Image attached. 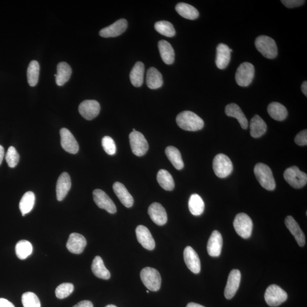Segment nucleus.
<instances>
[{
    "instance_id": "864d4df0",
    "label": "nucleus",
    "mask_w": 307,
    "mask_h": 307,
    "mask_svg": "<svg viewBox=\"0 0 307 307\" xmlns=\"http://www.w3.org/2000/svg\"><path fill=\"white\" fill-rule=\"evenodd\" d=\"M105 307H117L115 305H109L106 306Z\"/></svg>"
},
{
    "instance_id": "39448f33",
    "label": "nucleus",
    "mask_w": 307,
    "mask_h": 307,
    "mask_svg": "<svg viewBox=\"0 0 307 307\" xmlns=\"http://www.w3.org/2000/svg\"><path fill=\"white\" fill-rule=\"evenodd\" d=\"M213 169L217 177L227 178L233 171V163L229 157L223 154H219L213 160Z\"/></svg>"
},
{
    "instance_id": "9d476101",
    "label": "nucleus",
    "mask_w": 307,
    "mask_h": 307,
    "mask_svg": "<svg viewBox=\"0 0 307 307\" xmlns=\"http://www.w3.org/2000/svg\"><path fill=\"white\" fill-rule=\"evenodd\" d=\"M130 145L132 152L138 156L144 155L149 149V144L144 135L135 131L129 135Z\"/></svg>"
},
{
    "instance_id": "de8ad7c7",
    "label": "nucleus",
    "mask_w": 307,
    "mask_h": 307,
    "mask_svg": "<svg viewBox=\"0 0 307 307\" xmlns=\"http://www.w3.org/2000/svg\"><path fill=\"white\" fill-rule=\"evenodd\" d=\"M0 307H15V306L8 300L0 298Z\"/></svg>"
},
{
    "instance_id": "423d86ee",
    "label": "nucleus",
    "mask_w": 307,
    "mask_h": 307,
    "mask_svg": "<svg viewBox=\"0 0 307 307\" xmlns=\"http://www.w3.org/2000/svg\"><path fill=\"white\" fill-rule=\"evenodd\" d=\"M233 226L236 233L244 239L251 236L253 224L251 217L244 213H238L235 216Z\"/></svg>"
},
{
    "instance_id": "bb28decb",
    "label": "nucleus",
    "mask_w": 307,
    "mask_h": 307,
    "mask_svg": "<svg viewBox=\"0 0 307 307\" xmlns=\"http://www.w3.org/2000/svg\"><path fill=\"white\" fill-rule=\"evenodd\" d=\"M163 83L162 74L154 67H151L148 71L146 76V84L151 90H156L162 86Z\"/></svg>"
},
{
    "instance_id": "09e8293b",
    "label": "nucleus",
    "mask_w": 307,
    "mask_h": 307,
    "mask_svg": "<svg viewBox=\"0 0 307 307\" xmlns=\"http://www.w3.org/2000/svg\"><path fill=\"white\" fill-rule=\"evenodd\" d=\"M73 307H94L92 303L89 301H83L78 303L77 305Z\"/></svg>"
},
{
    "instance_id": "2eb2a0df",
    "label": "nucleus",
    "mask_w": 307,
    "mask_h": 307,
    "mask_svg": "<svg viewBox=\"0 0 307 307\" xmlns=\"http://www.w3.org/2000/svg\"><path fill=\"white\" fill-rule=\"evenodd\" d=\"M127 27V21L125 19H120L110 25V26L102 28L99 32V34L103 38L116 37L124 33Z\"/></svg>"
},
{
    "instance_id": "c9c22d12",
    "label": "nucleus",
    "mask_w": 307,
    "mask_h": 307,
    "mask_svg": "<svg viewBox=\"0 0 307 307\" xmlns=\"http://www.w3.org/2000/svg\"><path fill=\"white\" fill-rule=\"evenodd\" d=\"M35 196L33 192L28 191L23 196L20 202V209L22 215L26 216L33 209L35 205Z\"/></svg>"
},
{
    "instance_id": "9b49d317",
    "label": "nucleus",
    "mask_w": 307,
    "mask_h": 307,
    "mask_svg": "<svg viewBox=\"0 0 307 307\" xmlns=\"http://www.w3.org/2000/svg\"><path fill=\"white\" fill-rule=\"evenodd\" d=\"M94 201L100 208L105 209L109 213L114 214L117 211L115 203L104 191L96 189L93 192Z\"/></svg>"
},
{
    "instance_id": "4c0bfd02",
    "label": "nucleus",
    "mask_w": 307,
    "mask_h": 307,
    "mask_svg": "<svg viewBox=\"0 0 307 307\" xmlns=\"http://www.w3.org/2000/svg\"><path fill=\"white\" fill-rule=\"evenodd\" d=\"M40 66L36 60H32L28 65L27 71V77L28 84L34 87L38 82Z\"/></svg>"
},
{
    "instance_id": "f704fd0d",
    "label": "nucleus",
    "mask_w": 307,
    "mask_h": 307,
    "mask_svg": "<svg viewBox=\"0 0 307 307\" xmlns=\"http://www.w3.org/2000/svg\"><path fill=\"white\" fill-rule=\"evenodd\" d=\"M188 208L193 215H201L205 210V202L199 195L193 194L189 199Z\"/></svg>"
},
{
    "instance_id": "b1692460",
    "label": "nucleus",
    "mask_w": 307,
    "mask_h": 307,
    "mask_svg": "<svg viewBox=\"0 0 307 307\" xmlns=\"http://www.w3.org/2000/svg\"><path fill=\"white\" fill-rule=\"evenodd\" d=\"M113 189L117 198L125 206L130 208L133 206L134 204L133 196L128 192L123 184L120 182H116L113 185Z\"/></svg>"
},
{
    "instance_id": "6e6552de",
    "label": "nucleus",
    "mask_w": 307,
    "mask_h": 307,
    "mask_svg": "<svg viewBox=\"0 0 307 307\" xmlns=\"http://www.w3.org/2000/svg\"><path fill=\"white\" fill-rule=\"evenodd\" d=\"M284 178L294 188H301L307 183V174L300 170L297 166H292L285 170Z\"/></svg>"
},
{
    "instance_id": "c85d7f7f",
    "label": "nucleus",
    "mask_w": 307,
    "mask_h": 307,
    "mask_svg": "<svg viewBox=\"0 0 307 307\" xmlns=\"http://www.w3.org/2000/svg\"><path fill=\"white\" fill-rule=\"evenodd\" d=\"M267 112L272 119L278 121H281L286 119L288 112L286 108L281 103L273 102L267 107Z\"/></svg>"
},
{
    "instance_id": "dca6fc26",
    "label": "nucleus",
    "mask_w": 307,
    "mask_h": 307,
    "mask_svg": "<svg viewBox=\"0 0 307 307\" xmlns=\"http://www.w3.org/2000/svg\"><path fill=\"white\" fill-rule=\"evenodd\" d=\"M184 259L185 265L193 273L199 274L201 270V260L199 257L191 246H187L184 251Z\"/></svg>"
},
{
    "instance_id": "a878e982",
    "label": "nucleus",
    "mask_w": 307,
    "mask_h": 307,
    "mask_svg": "<svg viewBox=\"0 0 307 307\" xmlns=\"http://www.w3.org/2000/svg\"><path fill=\"white\" fill-rule=\"evenodd\" d=\"M251 128V136L253 138H258L265 134L267 131V125L261 117L258 115H255L252 118L250 124Z\"/></svg>"
},
{
    "instance_id": "cd10ccee",
    "label": "nucleus",
    "mask_w": 307,
    "mask_h": 307,
    "mask_svg": "<svg viewBox=\"0 0 307 307\" xmlns=\"http://www.w3.org/2000/svg\"><path fill=\"white\" fill-rule=\"evenodd\" d=\"M72 74V69L69 64L66 62H60L57 66V74L55 75L56 83L59 86H62L70 80Z\"/></svg>"
},
{
    "instance_id": "1a4fd4ad",
    "label": "nucleus",
    "mask_w": 307,
    "mask_h": 307,
    "mask_svg": "<svg viewBox=\"0 0 307 307\" xmlns=\"http://www.w3.org/2000/svg\"><path fill=\"white\" fill-rule=\"evenodd\" d=\"M255 69L251 63L244 62L238 67L235 73V81L241 87H248L254 78Z\"/></svg>"
},
{
    "instance_id": "4468645a",
    "label": "nucleus",
    "mask_w": 307,
    "mask_h": 307,
    "mask_svg": "<svg viewBox=\"0 0 307 307\" xmlns=\"http://www.w3.org/2000/svg\"><path fill=\"white\" fill-rule=\"evenodd\" d=\"M61 146L66 152L76 154L79 149L78 143L71 132L66 128L60 130Z\"/></svg>"
},
{
    "instance_id": "ddd939ff",
    "label": "nucleus",
    "mask_w": 307,
    "mask_h": 307,
    "mask_svg": "<svg viewBox=\"0 0 307 307\" xmlns=\"http://www.w3.org/2000/svg\"><path fill=\"white\" fill-rule=\"evenodd\" d=\"M241 274L240 270L234 269L230 271L225 288L224 295L226 299L233 298L240 287Z\"/></svg>"
},
{
    "instance_id": "a18cd8bd",
    "label": "nucleus",
    "mask_w": 307,
    "mask_h": 307,
    "mask_svg": "<svg viewBox=\"0 0 307 307\" xmlns=\"http://www.w3.org/2000/svg\"><path fill=\"white\" fill-rule=\"evenodd\" d=\"M295 142L299 146L307 145V131L303 130L299 133L295 138Z\"/></svg>"
},
{
    "instance_id": "603ef678",
    "label": "nucleus",
    "mask_w": 307,
    "mask_h": 307,
    "mask_svg": "<svg viewBox=\"0 0 307 307\" xmlns=\"http://www.w3.org/2000/svg\"><path fill=\"white\" fill-rule=\"evenodd\" d=\"M186 307H205L201 305L197 304V303H188Z\"/></svg>"
},
{
    "instance_id": "c03bdc74",
    "label": "nucleus",
    "mask_w": 307,
    "mask_h": 307,
    "mask_svg": "<svg viewBox=\"0 0 307 307\" xmlns=\"http://www.w3.org/2000/svg\"><path fill=\"white\" fill-rule=\"evenodd\" d=\"M102 146L104 151L108 155H113L116 153V146L115 141L109 136H105L102 138Z\"/></svg>"
},
{
    "instance_id": "7c9ffc66",
    "label": "nucleus",
    "mask_w": 307,
    "mask_h": 307,
    "mask_svg": "<svg viewBox=\"0 0 307 307\" xmlns=\"http://www.w3.org/2000/svg\"><path fill=\"white\" fill-rule=\"evenodd\" d=\"M158 49L164 63L169 65L173 64L175 60V52L170 43L165 40L160 41L158 43Z\"/></svg>"
},
{
    "instance_id": "e433bc0d",
    "label": "nucleus",
    "mask_w": 307,
    "mask_h": 307,
    "mask_svg": "<svg viewBox=\"0 0 307 307\" xmlns=\"http://www.w3.org/2000/svg\"><path fill=\"white\" fill-rule=\"evenodd\" d=\"M157 181L164 190L172 191L175 187V183L172 176L169 171L160 170L157 174Z\"/></svg>"
},
{
    "instance_id": "58836bf2",
    "label": "nucleus",
    "mask_w": 307,
    "mask_h": 307,
    "mask_svg": "<svg viewBox=\"0 0 307 307\" xmlns=\"http://www.w3.org/2000/svg\"><path fill=\"white\" fill-rule=\"evenodd\" d=\"M33 252V246L29 241L21 240L16 246V255L20 259H26Z\"/></svg>"
},
{
    "instance_id": "a19ab883",
    "label": "nucleus",
    "mask_w": 307,
    "mask_h": 307,
    "mask_svg": "<svg viewBox=\"0 0 307 307\" xmlns=\"http://www.w3.org/2000/svg\"><path fill=\"white\" fill-rule=\"evenodd\" d=\"M22 303L24 307H41L38 296L31 292H27L23 295Z\"/></svg>"
},
{
    "instance_id": "49530a36",
    "label": "nucleus",
    "mask_w": 307,
    "mask_h": 307,
    "mask_svg": "<svg viewBox=\"0 0 307 307\" xmlns=\"http://www.w3.org/2000/svg\"><path fill=\"white\" fill-rule=\"evenodd\" d=\"M281 2L288 8H294L295 7L302 6L305 2L303 0H283Z\"/></svg>"
},
{
    "instance_id": "4be33fe9",
    "label": "nucleus",
    "mask_w": 307,
    "mask_h": 307,
    "mask_svg": "<svg viewBox=\"0 0 307 307\" xmlns=\"http://www.w3.org/2000/svg\"><path fill=\"white\" fill-rule=\"evenodd\" d=\"M285 226L294 235L296 242L300 246L303 247L306 244V237L299 224L293 217L288 216L285 219Z\"/></svg>"
},
{
    "instance_id": "f8f14e48",
    "label": "nucleus",
    "mask_w": 307,
    "mask_h": 307,
    "mask_svg": "<svg viewBox=\"0 0 307 307\" xmlns=\"http://www.w3.org/2000/svg\"><path fill=\"white\" fill-rule=\"evenodd\" d=\"M101 111L100 103L94 100H87L82 102L78 106V112L87 120H92L99 115Z\"/></svg>"
},
{
    "instance_id": "f03ea898",
    "label": "nucleus",
    "mask_w": 307,
    "mask_h": 307,
    "mask_svg": "<svg viewBox=\"0 0 307 307\" xmlns=\"http://www.w3.org/2000/svg\"><path fill=\"white\" fill-rule=\"evenodd\" d=\"M254 172L256 179L266 190L273 191L276 187L272 171L265 164L259 163L255 167Z\"/></svg>"
},
{
    "instance_id": "ea45409f",
    "label": "nucleus",
    "mask_w": 307,
    "mask_h": 307,
    "mask_svg": "<svg viewBox=\"0 0 307 307\" xmlns=\"http://www.w3.org/2000/svg\"><path fill=\"white\" fill-rule=\"evenodd\" d=\"M154 27L156 31L164 36L173 37L176 34L173 25L169 21H159L155 23Z\"/></svg>"
},
{
    "instance_id": "c756f323",
    "label": "nucleus",
    "mask_w": 307,
    "mask_h": 307,
    "mask_svg": "<svg viewBox=\"0 0 307 307\" xmlns=\"http://www.w3.org/2000/svg\"><path fill=\"white\" fill-rule=\"evenodd\" d=\"M145 66L141 62H138L132 69L130 74V80L135 87H140L144 83Z\"/></svg>"
},
{
    "instance_id": "72a5a7b5",
    "label": "nucleus",
    "mask_w": 307,
    "mask_h": 307,
    "mask_svg": "<svg viewBox=\"0 0 307 307\" xmlns=\"http://www.w3.org/2000/svg\"><path fill=\"white\" fill-rule=\"evenodd\" d=\"M165 153L168 159L176 169L180 170L183 169L184 163L179 150L174 146H168Z\"/></svg>"
},
{
    "instance_id": "aec40b11",
    "label": "nucleus",
    "mask_w": 307,
    "mask_h": 307,
    "mask_svg": "<svg viewBox=\"0 0 307 307\" xmlns=\"http://www.w3.org/2000/svg\"><path fill=\"white\" fill-rule=\"evenodd\" d=\"M223 240L219 231L214 230L207 244L208 255L213 257L219 256L222 251Z\"/></svg>"
},
{
    "instance_id": "f3484780",
    "label": "nucleus",
    "mask_w": 307,
    "mask_h": 307,
    "mask_svg": "<svg viewBox=\"0 0 307 307\" xmlns=\"http://www.w3.org/2000/svg\"><path fill=\"white\" fill-rule=\"evenodd\" d=\"M86 245V239L83 235L77 233H73L70 235L66 244L69 251L76 255L81 254L84 251Z\"/></svg>"
},
{
    "instance_id": "a211bd4d",
    "label": "nucleus",
    "mask_w": 307,
    "mask_h": 307,
    "mask_svg": "<svg viewBox=\"0 0 307 307\" xmlns=\"http://www.w3.org/2000/svg\"><path fill=\"white\" fill-rule=\"evenodd\" d=\"M148 214L154 223L159 226L167 221V215L164 207L158 203H154L149 206Z\"/></svg>"
},
{
    "instance_id": "3c124183",
    "label": "nucleus",
    "mask_w": 307,
    "mask_h": 307,
    "mask_svg": "<svg viewBox=\"0 0 307 307\" xmlns=\"http://www.w3.org/2000/svg\"><path fill=\"white\" fill-rule=\"evenodd\" d=\"M4 149H3L1 145H0V165H1L3 156H4Z\"/></svg>"
},
{
    "instance_id": "20e7f679",
    "label": "nucleus",
    "mask_w": 307,
    "mask_h": 307,
    "mask_svg": "<svg viewBox=\"0 0 307 307\" xmlns=\"http://www.w3.org/2000/svg\"><path fill=\"white\" fill-rule=\"evenodd\" d=\"M141 279L145 286L150 291H158L161 286V276L158 270L152 267H145L141 271Z\"/></svg>"
},
{
    "instance_id": "79ce46f5",
    "label": "nucleus",
    "mask_w": 307,
    "mask_h": 307,
    "mask_svg": "<svg viewBox=\"0 0 307 307\" xmlns=\"http://www.w3.org/2000/svg\"><path fill=\"white\" fill-rule=\"evenodd\" d=\"M74 290V286L72 283H64L60 284L55 290L56 298L59 299L66 298L73 293Z\"/></svg>"
},
{
    "instance_id": "473e14b6",
    "label": "nucleus",
    "mask_w": 307,
    "mask_h": 307,
    "mask_svg": "<svg viewBox=\"0 0 307 307\" xmlns=\"http://www.w3.org/2000/svg\"><path fill=\"white\" fill-rule=\"evenodd\" d=\"M176 11L182 17L190 20L198 19L199 16L198 10L195 7L184 2L178 3L176 7Z\"/></svg>"
},
{
    "instance_id": "f257e3e1",
    "label": "nucleus",
    "mask_w": 307,
    "mask_h": 307,
    "mask_svg": "<svg viewBox=\"0 0 307 307\" xmlns=\"http://www.w3.org/2000/svg\"><path fill=\"white\" fill-rule=\"evenodd\" d=\"M176 121L178 126L186 131H198L205 126L204 121L201 117L188 110L180 113L177 116Z\"/></svg>"
},
{
    "instance_id": "37998d69",
    "label": "nucleus",
    "mask_w": 307,
    "mask_h": 307,
    "mask_svg": "<svg viewBox=\"0 0 307 307\" xmlns=\"http://www.w3.org/2000/svg\"><path fill=\"white\" fill-rule=\"evenodd\" d=\"M5 159L10 167H16L20 160V155L13 146H10L7 151Z\"/></svg>"
},
{
    "instance_id": "5701e85b",
    "label": "nucleus",
    "mask_w": 307,
    "mask_h": 307,
    "mask_svg": "<svg viewBox=\"0 0 307 307\" xmlns=\"http://www.w3.org/2000/svg\"><path fill=\"white\" fill-rule=\"evenodd\" d=\"M71 187V180L69 174L63 173L59 176L56 183V198L58 201H62L65 198Z\"/></svg>"
},
{
    "instance_id": "412c9836",
    "label": "nucleus",
    "mask_w": 307,
    "mask_h": 307,
    "mask_svg": "<svg viewBox=\"0 0 307 307\" xmlns=\"http://www.w3.org/2000/svg\"><path fill=\"white\" fill-rule=\"evenodd\" d=\"M232 51H233L226 45L220 44L217 46L215 62L218 69H226L230 63Z\"/></svg>"
},
{
    "instance_id": "0eeeda50",
    "label": "nucleus",
    "mask_w": 307,
    "mask_h": 307,
    "mask_svg": "<svg viewBox=\"0 0 307 307\" xmlns=\"http://www.w3.org/2000/svg\"><path fill=\"white\" fill-rule=\"evenodd\" d=\"M288 295L287 292L283 290L279 285H270L266 289L265 294V301L270 307H278L287 301Z\"/></svg>"
},
{
    "instance_id": "7ed1b4c3",
    "label": "nucleus",
    "mask_w": 307,
    "mask_h": 307,
    "mask_svg": "<svg viewBox=\"0 0 307 307\" xmlns=\"http://www.w3.org/2000/svg\"><path fill=\"white\" fill-rule=\"evenodd\" d=\"M255 46L258 51L266 58L274 59L278 55L276 42L270 37L260 35L257 37Z\"/></svg>"
},
{
    "instance_id": "2f4dec72",
    "label": "nucleus",
    "mask_w": 307,
    "mask_h": 307,
    "mask_svg": "<svg viewBox=\"0 0 307 307\" xmlns=\"http://www.w3.org/2000/svg\"><path fill=\"white\" fill-rule=\"evenodd\" d=\"M91 269L95 276L101 279L108 280L110 277V274L103 263V260L100 256H96L93 260Z\"/></svg>"
},
{
    "instance_id": "393cba45",
    "label": "nucleus",
    "mask_w": 307,
    "mask_h": 307,
    "mask_svg": "<svg viewBox=\"0 0 307 307\" xmlns=\"http://www.w3.org/2000/svg\"><path fill=\"white\" fill-rule=\"evenodd\" d=\"M225 112L228 116L236 119L242 128L247 129L249 126L248 121L240 106L236 103H231L227 105Z\"/></svg>"
},
{
    "instance_id": "8fccbe9b",
    "label": "nucleus",
    "mask_w": 307,
    "mask_h": 307,
    "mask_svg": "<svg viewBox=\"0 0 307 307\" xmlns=\"http://www.w3.org/2000/svg\"><path fill=\"white\" fill-rule=\"evenodd\" d=\"M301 88H302V91L303 93V94H304L307 97V81L303 82Z\"/></svg>"
},
{
    "instance_id": "6ab92c4d",
    "label": "nucleus",
    "mask_w": 307,
    "mask_h": 307,
    "mask_svg": "<svg viewBox=\"0 0 307 307\" xmlns=\"http://www.w3.org/2000/svg\"><path fill=\"white\" fill-rule=\"evenodd\" d=\"M135 232H136L138 241L143 247L149 250V251L154 249L155 247V241L148 228L144 226H138Z\"/></svg>"
}]
</instances>
